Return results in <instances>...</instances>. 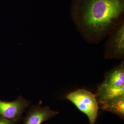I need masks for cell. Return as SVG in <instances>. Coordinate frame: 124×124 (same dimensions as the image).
I'll use <instances>...</instances> for the list:
<instances>
[{
  "instance_id": "1",
  "label": "cell",
  "mask_w": 124,
  "mask_h": 124,
  "mask_svg": "<svg viewBox=\"0 0 124 124\" xmlns=\"http://www.w3.org/2000/svg\"><path fill=\"white\" fill-rule=\"evenodd\" d=\"M70 13L85 40L98 43L124 20V0H73Z\"/></svg>"
},
{
  "instance_id": "2",
  "label": "cell",
  "mask_w": 124,
  "mask_h": 124,
  "mask_svg": "<svg viewBox=\"0 0 124 124\" xmlns=\"http://www.w3.org/2000/svg\"><path fill=\"white\" fill-rule=\"evenodd\" d=\"M98 104L124 96V62L108 71L95 94Z\"/></svg>"
},
{
  "instance_id": "3",
  "label": "cell",
  "mask_w": 124,
  "mask_h": 124,
  "mask_svg": "<svg viewBox=\"0 0 124 124\" xmlns=\"http://www.w3.org/2000/svg\"><path fill=\"white\" fill-rule=\"evenodd\" d=\"M66 98L87 117L90 124H95L98 118L99 106L95 95L85 89L68 94Z\"/></svg>"
},
{
  "instance_id": "4",
  "label": "cell",
  "mask_w": 124,
  "mask_h": 124,
  "mask_svg": "<svg viewBox=\"0 0 124 124\" xmlns=\"http://www.w3.org/2000/svg\"><path fill=\"white\" fill-rule=\"evenodd\" d=\"M104 57L107 59L124 57V19L114 27L108 35Z\"/></svg>"
},
{
  "instance_id": "5",
  "label": "cell",
  "mask_w": 124,
  "mask_h": 124,
  "mask_svg": "<svg viewBox=\"0 0 124 124\" xmlns=\"http://www.w3.org/2000/svg\"><path fill=\"white\" fill-rule=\"evenodd\" d=\"M31 102L22 96L12 101L0 99V116L15 123L21 120L23 113L30 106Z\"/></svg>"
},
{
  "instance_id": "6",
  "label": "cell",
  "mask_w": 124,
  "mask_h": 124,
  "mask_svg": "<svg viewBox=\"0 0 124 124\" xmlns=\"http://www.w3.org/2000/svg\"><path fill=\"white\" fill-rule=\"evenodd\" d=\"M58 114V112L53 110L49 107L34 105L27 111L23 124H42Z\"/></svg>"
},
{
  "instance_id": "7",
  "label": "cell",
  "mask_w": 124,
  "mask_h": 124,
  "mask_svg": "<svg viewBox=\"0 0 124 124\" xmlns=\"http://www.w3.org/2000/svg\"><path fill=\"white\" fill-rule=\"evenodd\" d=\"M99 108L124 119V96L115 98L98 103Z\"/></svg>"
},
{
  "instance_id": "8",
  "label": "cell",
  "mask_w": 124,
  "mask_h": 124,
  "mask_svg": "<svg viewBox=\"0 0 124 124\" xmlns=\"http://www.w3.org/2000/svg\"><path fill=\"white\" fill-rule=\"evenodd\" d=\"M0 124H15V123L11 120L7 119L0 116Z\"/></svg>"
}]
</instances>
